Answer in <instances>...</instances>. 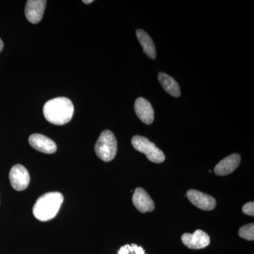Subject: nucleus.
<instances>
[{"mask_svg":"<svg viewBox=\"0 0 254 254\" xmlns=\"http://www.w3.org/2000/svg\"><path fill=\"white\" fill-rule=\"evenodd\" d=\"M74 107L72 102L64 97L54 98L47 102L43 114L47 121L55 125H64L71 121Z\"/></svg>","mask_w":254,"mask_h":254,"instance_id":"nucleus-1","label":"nucleus"},{"mask_svg":"<svg viewBox=\"0 0 254 254\" xmlns=\"http://www.w3.org/2000/svg\"><path fill=\"white\" fill-rule=\"evenodd\" d=\"M63 200V195L60 192L45 193L36 200L33 208V215L40 221L52 220L59 211Z\"/></svg>","mask_w":254,"mask_h":254,"instance_id":"nucleus-2","label":"nucleus"},{"mask_svg":"<svg viewBox=\"0 0 254 254\" xmlns=\"http://www.w3.org/2000/svg\"><path fill=\"white\" fill-rule=\"evenodd\" d=\"M95 151L103 161L110 162L115 158L118 152V141L113 132L110 130L102 132L95 143Z\"/></svg>","mask_w":254,"mask_h":254,"instance_id":"nucleus-3","label":"nucleus"},{"mask_svg":"<svg viewBox=\"0 0 254 254\" xmlns=\"http://www.w3.org/2000/svg\"><path fill=\"white\" fill-rule=\"evenodd\" d=\"M131 143L133 148L143 153L152 163H162L165 161V155L161 150L153 142L145 137L135 136L132 138Z\"/></svg>","mask_w":254,"mask_h":254,"instance_id":"nucleus-4","label":"nucleus"},{"mask_svg":"<svg viewBox=\"0 0 254 254\" xmlns=\"http://www.w3.org/2000/svg\"><path fill=\"white\" fill-rule=\"evenodd\" d=\"M182 242L190 250H202L210 245V239L206 232L197 230L193 234H184L182 236Z\"/></svg>","mask_w":254,"mask_h":254,"instance_id":"nucleus-5","label":"nucleus"},{"mask_svg":"<svg viewBox=\"0 0 254 254\" xmlns=\"http://www.w3.org/2000/svg\"><path fill=\"white\" fill-rule=\"evenodd\" d=\"M9 180L11 187L15 190H25L29 185V173H28L27 169L23 165H14L10 170Z\"/></svg>","mask_w":254,"mask_h":254,"instance_id":"nucleus-6","label":"nucleus"},{"mask_svg":"<svg viewBox=\"0 0 254 254\" xmlns=\"http://www.w3.org/2000/svg\"><path fill=\"white\" fill-rule=\"evenodd\" d=\"M187 197L197 208L203 210H212L216 206V200L211 195L202 193L199 190H190L187 191Z\"/></svg>","mask_w":254,"mask_h":254,"instance_id":"nucleus-7","label":"nucleus"},{"mask_svg":"<svg viewBox=\"0 0 254 254\" xmlns=\"http://www.w3.org/2000/svg\"><path fill=\"white\" fill-rule=\"evenodd\" d=\"M47 4L46 0H28L25 9V14L30 23H39L43 18Z\"/></svg>","mask_w":254,"mask_h":254,"instance_id":"nucleus-8","label":"nucleus"},{"mask_svg":"<svg viewBox=\"0 0 254 254\" xmlns=\"http://www.w3.org/2000/svg\"><path fill=\"white\" fill-rule=\"evenodd\" d=\"M28 141H29L30 145L34 149L41 152V153L53 154L56 152V143L44 135L40 134V133H33L30 136Z\"/></svg>","mask_w":254,"mask_h":254,"instance_id":"nucleus-9","label":"nucleus"},{"mask_svg":"<svg viewBox=\"0 0 254 254\" xmlns=\"http://www.w3.org/2000/svg\"><path fill=\"white\" fill-rule=\"evenodd\" d=\"M132 201L137 210L141 213H145L154 210V202L143 189L136 188L135 190Z\"/></svg>","mask_w":254,"mask_h":254,"instance_id":"nucleus-10","label":"nucleus"},{"mask_svg":"<svg viewBox=\"0 0 254 254\" xmlns=\"http://www.w3.org/2000/svg\"><path fill=\"white\" fill-rule=\"evenodd\" d=\"M241 162V156L237 153L229 155L215 167L214 172L218 176H226L233 173L238 168Z\"/></svg>","mask_w":254,"mask_h":254,"instance_id":"nucleus-11","label":"nucleus"},{"mask_svg":"<svg viewBox=\"0 0 254 254\" xmlns=\"http://www.w3.org/2000/svg\"><path fill=\"white\" fill-rule=\"evenodd\" d=\"M135 112L137 117L146 125H151L154 120V110L150 102L143 98H137L135 101Z\"/></svg>","mask_w":254,"mask_h":254,"instance_id":"nucleus-12","label":"nucleus"},{"mask_svg":"<svg viewBox=\"0 0 254 254\" xmlns=\"http://www.w3.org/2000/svg\"><path fill=\"white\" fill-rule=\"evenodd\" d=\"M136 36L140 44L143 47V51L150 59L156 58V50L153 40L149 35L143 30L138 29L136 31Z\"/></svg>","mask_w":254,"mask_h":254,"instance_id":"nucleus-13","label":"nucleus"},{"mask_svg":"<svg viewBox=\"0 0 254 254\" xmlns=\"http://www.w3.org/2000/svg\"><path fill=\"white\" fill-rule=\"evenodd\" d=\"M158 80L167 93L175 98L180 96L181 91H180V86L173 77L169 76L167 73L160 72L158 74Z\"/></svg>","mask_w":254,"mask_h":254,"instance_id":"nucleus-14","label":"nucleus"},{"mask_svg":"<svg viewBox=\"0 0 254 254\" xmlns=\"http://www.w3.org/2000/svg\"><path fill=\"white\" fill-rule=\"evenodd\" d=\"M118 254H146L143 247L135 244L126 245L122 247L118 251Z\"/></svg>","mask_w":254,"mask_h":254,"instance_id":"nucleus-15","label":"nucleus"},{"mask_svg":"<svg viewBox=\"0 0 254 254\" xmlns=\"http://www.w3.org/2000/svg\"><path fill=\"white\" fill-rule=\"evenodd\" d=\"M239 235L242 238L249 241L254 240V225L253 223L244 225L239 230Z\"/></svg>","mask_w":254,"mask_h":254,"instance_id":"nucleus-16","label":"nucleus"},{"mask_svg":"<svg viewBox=\"0 0 254 254\" xmlns=\"http://www.w3.org/2000/svg\"><path fill=\"white\" fill-rule=\"evenodd\" d=\"M242 211L246 215H250V216H254V202H249L246 203L242 207Z\"/></svg>","mask_w":254,"mask_h":254,"instance_id":"nucleus-17","label":"nucleus"},{"mask_svg":"<svg viewBox=\"0 0 254 254\" xmlns=\"http://www.w3.org/2000/svg\"><path fill=\"white\" fill-rule=\"evenodd\" d=\"M3 48H4V43H3V41L0 38V53L2 51Z\"/></svg>","mask_w":254,"mask_h":254,"instance_id":"nucleus-18","label":"nucleus"},{"mask_svg":"<svg viewBox=\"0 0 254 254\" xmlns=\"http://www.w3.org/2000/svg\"><path fill=\"white\" fill-rule=\"evenodd\" d=\"M83 2L84 3V4H91V3L93 2V0H89V1H86V0H83Z\"/></svg>","mask_w":254,"mask_h":254,"instance_id":"nucleus-19","label":"nucleus"}]
</instances>
